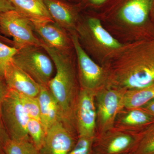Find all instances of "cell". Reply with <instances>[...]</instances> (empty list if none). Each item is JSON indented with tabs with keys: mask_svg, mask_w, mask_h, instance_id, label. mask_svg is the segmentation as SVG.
Wrapping results in <instances>:
<instances>
[{
	"mask_svg": "<svg viewBox=\"0 0 154 154\" xmlns=\"http://www.w3.org/2000/svg\"><path fill=\"white\" fill-rule=\"evenodd\" d=\"M107 75L106 85L128 91L154 83V41L126 51Z\"/></svg>",
	"mask_w": 154,
	"mask_h": 154,
	"instance_id": "obj_1",
	"label": "cell"
},
{
	"mask_svg": "<svg viewBox=\"0 0 154 154\" xmlns=\"http://www.w3.org/2000/svg\"><path fill=\"white\" fill-rule=\"evenodd\" d=\"M40 47L51 59L56 71L55 76L50 80L48 87L57 102L62 121L73 131L75 125V107L79 91L77 90L75 74L71 60L66 51L50 47L42 40Z\"/></svg>",
	"mask_w": 154,
	"mask_h": 154,
	"instance_id": "obj_2",
	"label": "cell"
},
{
	"mask_svg": "<svg viewBox=\"0 0 154 154\" xmlns=\"http://www.w3.org/2000/svg\"><path fill=\"white\" fill-rule=\"evenodd\" d=\"M42 48L28 46L18 48L13 58L14 63L41 85H48L52 79L53 61Z\"/></svg>",
	"mask_w": 154,
	"mask_h": 154,
	"instance_id": "obj_3",
	"label": "cell"
},
{
	"mask_svg": "<svg viewBox=\"0 0 154 154\" xmlns=\"http://www.w3.org/2000/svg\"><path fill=\"white\" fill-rule=\"evenodd\" d=\"M125 91L105 85L95 93L96 136L114 127L116 117L123 109L122 99Z\"/></svg>",
	"mask_w": 154,
	"mask_h": 154,
	"instance_id": "obj_4",
	"label": "cell"
},
{
	"mask_svg": "<svg viewBox=\"0 0 154 154\" xmlns=\"http://www.w3.org/2000/svg\"><path fill=\"white\" fill-rule=\"evenodd\" d=\"M1 113L10 139L30 140L27 131L29 118L21 104L19 93L9 89L2 103Z\"/></svg>",
	"mask_w": 154,
	"mask_h": 154,
	"instance_id": "obj_5",
	"label": "cell"
},
{
	"mask_svg": "<svg viewBox=\"0 0 154 154\" xmlns=\"http://www.w3.org/2000/svg\"><path fill=\"white\" fill-rule=\"evenodd\" d=\"M30 20L17 11L0 13V32L13 38L14 47H40L41 40L34 35Z\"/></svg>",
	"mask_w": 154,
	"mask_h": 154,
	"instance_id": "obj_6",
	"label": "cell"
},
{
	"mask_svg": "<svg viewBox=\"0 0 154 154\" xmlns=\"http://www.w3.org/2000/svg\"><path fill=\"white\" fill-rule=\"evenodd\" d=\"M72 41L75 50L79 68V78L81 88L96 93L105 86L107 75L101 66L92 60L82 47L78 36L73 34Z\"/></svg>",
	"mask_w": 154,
	"mask_h": 154,
	"instance_id": "obj_7",
	"label": "cell"
},
{
	"mask_svg": "<svg viewBox=\"0 0 154 154\" xmlns=\"http://www.w3.org/2000/svg\"><path fill=\"white\" fill-rule=\"evenodd\" d=\"M95 93L81 88L75 110V123L79 137L95 139L96 134Z\"/></svg>",
	"mask_w": 154,
	"mask_h": 154,
	"instance_id": "obj_8",
	"label": "cell"
},
{
	"mask_svg": "<svg viewBox=\"0 0 154 154\" xmlns=\"http://www.w3.org/2000/svg\"><path fill=\"white\" fill-rule=\"evenodd\" d=\"M136 132L114 127L95 137L93 146L94 154H123L129 152L134 146Z\"/></svg>",
	"mask_w": 154,
	"mask_h": 154,
	"instance_id": "obj_9",
	"label": "cell"
},
{
	"mask_svg": "<svg viewBox=\"0 0 154 154\" xmlns=\"http://www.w3.org/2000/svg\"><path fill=\"white\" fill-rule=\"evenodd\" d=\"M73 134L62 120L56 122L46 132L40 154H69L76 142Z\"/></svg>",
	"mask_w": 154,
	"mask_h": 154,
	"instance_id": "obj_10",
	"label": "cell"
},
{
	"mask_svg": "<svg viewBox=\"0 0 154 154\" xmlns=\"http://www.w3.org/2000/svg\"><path fill=\"white\" fill-rule=\"evenodd\" d=\"M4 79L9 89L19 94L33 97H37L39 94L40 85L13 61L6 69Z\"/></svg>",
	"mask_w": 154,
	"mask_h": 154,
	"instance_id": "obj_11",
	"label": "cell"
},
{
	"mask_svg": "<svg viewBox=\"0 0 154 154\" xmlns=\"http://www.w3.org/2000/svg\"><path fill=\"white\" fill-rule=\"evenodd\" d=\"M154 123V117L140 107L123 108L118 113L114 127L131 132H137Z\"/></svg>",
	"mask_w": 154,
	"mask_h": 154,
	"instance_id": "obj_12",
	"label": "cell"
},
{
	"mask_svg": "<svg viewBox=\"0 0 154 154\" xmlns=\"http://www.w3.org/2000/svg\"><path fill=\"white\" fill-rule=\"evenodd\" d=\"M33 30L41 40L50 47L66 51L69 46L68 38L61 26L54 22H31Z\"/></svg>",
	"mask_w": 154,
	"mask_h": 154,
	"instance_id": "obj_13",
	"label": "cell"
},
{
	"mask_svg": "<svg viewBox=\"0 0 154 154\" xmlns=\"http://www.w3.org/2000/svg\"><path fill=\"white\" fill-rule=\"evenodd\" d=\"M40 121L45 132L56 122L62 120L58 105L47 86L40 85L38 96Z\"/></svg>",
	"mask_w": 154,
	"mask_h": 154,
	"instance_id": "obj_14",
	"label": "cell"
},
{
	"mask_svg": "<svg viewBox=\"0 0 154 154\" xmlns=\"http://www.w3.org/2000/svg\"><path fill=\"white\" fill-rule=\"evenodd\" d=\"M16 11L31 22H54L43 0H10Z\"/></svg>",
	"mask_w": 154,
	"mask_h": 154,
	"instance_id": "obj_15",
	"label": "cell"
},
{
	"mask_svg": "<svg viewBox=\"0 0 154 154\" xmlns=\"http://www.w3.org/2000/svg\"><path fill=\"white\" fill-rule=\"evenodd\" d=\"M152 3V0H130L121 9L119 16L131 25H141L147 18Z\"/></svg>",
	"mask_w": 154,
	"mask_h": 154,
	"instance_id": "obj_16",
	"label": "cell"
},
{
	"mask_svg": "<svg viewBox=\"0 0 154 154\" xmlns=\"http://www.w3.org/2000/svg\"><path fill=\"white\" fill-rule=\"evenodd\" d=\"M54 21L61 27L70 28L74 25L73 11L66 4L60 0H43Z\"/></svg>",
	"mask_w": 154,
	"mask_h": 154,
	"instance_id": "obj_17",
	"label": "cell"
},
{
	"mask_svg": "<svg viewBox=\"0 0 154 154\" xmlns=\"http://www.w3.org/2000/svg\"><path fill=\"white\" fill-rule=\"evenodd\" d=\"M154 98V83L144 88L125 91L122 99L123 108L142 107Z\"/></svg>",
	"mask_w": 154,
	"mask_h": 154,
	"instance_id": "obj_18",
	"label": "cell"
},
{
	"mask_svg": "<svg viewBox=\"0 0 154 154\" xmlns=\"http://www.w3.org/2000/svg\"><path fill=\"white\" fill-rule=\"evenodd\" d=\"M154 153V123L136 132L134 146L129 154H151Z\"/></svg>",
	"mask_w": 154,
	"mask_h": 154,
	"instance_id": "obj_19",
	"label": "cell"
},
{
	"mask_svg": "<svg viewBox=\"0 0 154 154\" xmlns=\"http://www.w3.org/2000/svg\"><path fill=\"white\" fill-rule=\"evenodd\" d=\"M88 25L94 37L102 45L113 49L122 47V45L103 28L99 19L90 18L88 20Z\"/></svg>",
	"mask_w": 154,
	"mask_h": 154,
	"instance_id": "obj_20",
	"label": "cell"
},
{
	"mask_svg": "<svg viewBox=\"0 0 154 154\" xmlns=\"http://www.w3.org/2000/svg\"><path fill=\"white\" fill-rule=\"evenodd\" d=\"M5 154H40L30 140H13L9 139L4 145Z\"/></svg>",
	"mask_w": 154,
	"mask_h": 154,
	"instance_id": "obj_21",
	"label": "cell"
},
{
	"mask_svg": "<svg viewBox=\"0 0 154 154\" xmlns=\"http://www.w3.org/2000/svg\"><path fill=\"white\" fill-rule=\"evenodd\" d=\"M27 131L32 143L40 151L44 146L46 137V132L40 120L29 118Z\"/></svg>",
	"mask_w": 154,
	"mask_h": 154,
	"instance_id": "obj_22",
	"label": "cell"
},
{
	"mask_svg": "<svg viewBox=\"0 0 154 154\" xmlns=\"http://www.w3.org/2000/svg\"><path fill=\"white\" fill-rule=\"evenodd\" d=\"M19 94L21 104L29 118L40 120V108L37 97Z\"/></svg>",
	"mask_w": 154,
	"mask_h": 154,
	"instance_id": "obj_23",
	"label": "cell"
},
{
	"mask_svg": "<svg viewBox=\"0 0 154 154\" xmlns=\"http://www.w3.org/2000/svg\"><path fill=\"white\" fill-rule=\"evenodd\" d=\"M18 48L0 42V79H4L5 72Z\"/></svg>",
	"mask_w": 154,
	"mask_h": 154,
	"instance_id": "obj_24",
	"label": "cell"
},
{
	"mask_svg": "<svg viewBox=\"0 0 154 154\" xmlns=\"http://www.w3.org/2000/svg\"><path fill=\"white\" fill-rule=\"evenodd\" d=\"M94 139L79 137L74 146L69 154H91Z\"/></svg>",
	"mask_w": 154,
	"mask_h": 154,
	"instance_id": "obj_25",
	"label": "cell"
},
{
	"mask_svg": "<svg viewBox=\"0 0 154 154\" xmlns=\"http://www.w3.org/2000/svg\"><path fill=\"white\" fill-rule=\"evenodd\" d=\"M8 91L9 88L6 85L5 80L0 79V122H3L2 113H1L2 103L3 99Z\"/></svg>",
	"mask_w": 154,
	"mask_h": 154,
	"instance_id": "obj_26",
	"label": "cell"
},
{
	"mask_svg": "<svg viewBox=\"0 0 154 154\" xmlns=\"http://www.w3.org/2000/svg\"><path fill=\"white\" fill-rule=\"evenodd\" d=\"M15 10V7L10 0H0V13Z\"/></svg>",
	"mask_w": 154,
	"mask_h": 154,
	"instance_id": "obj_27",
	"label": "cell"
},
{
	"mask_svg": "<svg viewBox=\"0 0 154 154\" xmlns=\"http://www.w3.org/2000/svg\"><path fill=\"white\" fill-rule=\"evenodd\" d=\"M10 139L3 122H0V145H4Z\"/></svg>",
	"mask_w": 154,
	"mask_h": 154,
	"instance_id": "obj_28",
	"label": "cell"
},
{
	"mask_svg": "<svg viewBox=\"0 0 154 154\" xmlns=\"http://www.w3.org/2000/svg\"><path fill=\"white\" fill-rule=\"evenodd\" d=\"M140 108L154 117V98Z\"/></svg>",
	"mask_w": 154,
	"mask_h": 154,
	"instance_id": "obj_29",
	"label": "cell"
},
{
	"mask_svg": "<svg viewBox=\"0 0 154 154\" xmlns=\"http://www.w3.org/2000/svg\"><path fill=\"white\" fill-rule=\"evenodd\" d=\"M0 42H3V43H5V44L6 43V44H8V45H10V46L14 47V44L13 40H11V39H9V38L3 36L2 35H1V33H0Z\"/></svg>",
	"mask_w": 154,
	"mask_h": 154,
	"instance_id": "obj_30",
	"label": "cell"
},
{
	"mask_svg": "<svg viewBox=\"0 0 154 154\" xmlns=\"http://www.w3.org/2000/svg\"><path fill=\"white\" fill-rule=\"evenodd\" d=\"M91 2L95 5H99L102 4L106 0H90Z\"/></svg>",
	"mask_w": 154,
	"mask_h": 154,
	"instance_id": "obj_31",
	"label": "cell"
},
{
	"mask_svg": "<svg viewBox=\"0 0 154 154\" xmlns=\"http://www.w3.org/2000/svg\"><path fill=\"white\" fill-rule=\"evenodd\" d=\"M0 154H5L4 151V147L3 146L1 145H0Z\"/></svg>",
	"mask_w": 154,
	"mask_h": 154,
	"instance_id": "obj_32",
	"label": "cell"
},
{
	"mask_svg": "<svg viewBox=\"0 0 154 154\" xmlns=\"http://www.w3.org/2000/svg\"><path fill=\"white\" fill-rule=\"evenodd\" d=\"M123 154H128V153H126Z\"/></svg>",
	"mask_w": 154,
	"mask_h": 154,
	"instance_id": "obj_33",
	"label": "cell"
},
{
	"mask_svg": "<svg viewBox=\"0 0 154 154\" xmlns=\"http://www.w3.org/2000/svg\"><path fill=\"white\" fill-rule=\"evenodd\" d=\"M154 154V153H152V154Z\"/></svg>",
	"mask_w": 154,
	"mask_h": 154,
	"instance_id": "obj_34",
	"label": "cell"
}]
</instances>
